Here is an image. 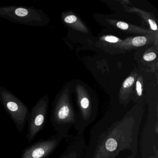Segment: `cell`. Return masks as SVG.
Masks as SVG:
<instances>
[{
	"mask_svg": "<svg viewBox=\"0 0 158 158\" xmlns=\"http://www.w3.org/2000/svg\"><path fill=\"white\" fill-rule=\"evenodd\" d=\"M141 116L126 115L104 135L97 146L93 158H115L121 151L137 153V137Z\"/></svg>",
	"mask_w": 158,
	"mask_h": 158,
	"instance_id": "1",
	"label": "cell"
},
{
	"mask_svg": "<svg viewBox=\"0 0 158 158\" xmlns=\"http://www.w3.org/2000/svg\"><path fill=\"white\" fill-rule=\"evenodd\" d=\"M0 17L15 23L34 27L45 26L49 20L42 10L16 5L1 6Z\"/></svg>",
	"mask_w": 158,
	"mask_h": 158,
	"instance_id": "2",
	"label": "cell"
},
{
	"mask_svg": "<svg viewBox=\"0 0 158 158\" xmlns=\"http://www.w3.org/2000/svg\"><path fill=\"white\" fill-rule=\"evenodd\" d=\"M50 121L57 134L68 135L72 126H76L77 116L72 109L65 94H61L52 104Z\"/></svg>",
	"mask_w": 158,
	"mask_h": 158,
	"instance_id": "3",
	"label": "cell"
},
{
	"mask_svg": "<svg viewBox=\"0 0 158 158\" xmlns=\"http://www.w3.org/2000/svg\"><path fill=\"white\" fill-rule=\"evenodd\" d=\"M0 102L19 133L23 131L29 115L27 106L12 92L0 86Z\"/></svg>",
	"mask_w": 158,
	"mask_h": 158,
	"instance_id": "4",
	"label": "cell"
},
{
	"mask_svg": "<svg viewBox=\"0 0 158 158\" xmlns=\"http://www.w3.org/2000/svg\"><path fill=\"white\" fill-rule=\"evenodd\" d=\"M49 102L48 97L45 95L37 101L29 111L26 136L28 143L32 142L44 129L48 115Z\"/></svg>",
	"mask_w": 158,
	"mask_h": 158,
	"instance_id": "5",
	"label": "cell"
},
{
	"mask_svg": "<svg viewBox=\"0 0 158 158\" xmlns=\"http://www.w3.org/2000/svg\"><path fill=\"white\" fill-rule=\"evenodd\" d=\"M64 137L63 135L57 134L40 139L26 148L20 158H48Z\"/></svg>",
	"mask_w": 158,
	"mask_h": 158,
	"instance_id": "6",
	"label": "cell"
},
{
	"mask_svg": "<svg viewBox=\"0 0 158 158\" xmlns=\"http://www.w3.org/2000/svg\"><path fill=\"white\" fill-rule=\"evenodd\" d=\"M147 42V39L145 37L138 36L134 38L132 40L134 46L135 47H141L145 45Z\"/></svg>",
	"mask_w": 158,
	"mask_h": 158,
	"instance_id": "7",
	"label": "cell"
},
{
	"mask_svg": "<svg viewBox=\"0 0 158 158\" xmlns=\"http://www.w3.org/2000/svg\"><path fill=\"white\" fill-rule=\"evenodd\" d=\"M57 158H78V156L75 151H71L69 149Z\"/></svg>",
	"mask_w": 158,
	"mask_h": 158,
	"instance_id": "8",
	"label": "cell"
},
{
	"mask_svg": "<svg viewBox=\"0 0 158 158\" xmlns=\"http://www.w3.org/2000/svg\"><path fill=\"white\" fill-rule=\"evenodd\" d=\"M135 79L133 77H129L128 78H127L123 84V86L125 88H129V87L131 86L134 83Z\"/></svg>",
	"mask_w": 158,
	"mask_h": 158,
	"instance_id": "9",
	"label": "cell"
},
{
	"mask_svg": "<svg viewBox=\"0 0 158 158\" xmlns=\"http://www.w3.org/2000/svg\"><path fill=\"white\" fill-rule=\"evenodd\" d=\"M156 54L154 52H150V53H147L143 56L144 60H145L148 61L153 60L156 59Z\"/></svg>",
	"mask_w": 158,
	"mask_h": 158,
	"instance_id": "10",
	"label": "cell"
},
{
	"mask_svg": "<svg viewBox=\"0 0 158 158\" xmlns=\"http://www.w3.org/2000/svg\"><path fill=\"white\" fill-rule=\"evenodd\" d=\"M77 20L76 16L74 15H68L64 18V22L66 23L71 24L74 23Z\"/></svg>",
	"mask_w": 158,
	"mask_h": 158,
	"instance_id": "11",
	"label": "cell"
},
{
	"mask_svg": "<svg viewBox=\"0 0 158 158\" xmlns=\"http://www.w3.org/2000/svg\"><path fill=\"white\" fill-rule=\"evenodd\" d=\"M116 25H117V27H119L120 29H123V30H126L128 28V24L124 22H118L116 24Z\"/></svg>",
	"mask_w": 158,
	"mask_h": 158,
	"instance_id": "12",
	"label": "cell"
},
{
	"mask_svg": "<svg viewBox=\"0 0 158 158\" xmlns=\"http://www.w3.org/2000/svg\"><path fill=\"white\" fill-rule=\"evenodd\" d=\"M136 91L137 95L141 96L142 94V85L139 81H137L136 83Z\"/></svg>",
	"mask_w": 158,
	"mask_h": 158,
	"instance_id": "13",
	"label": "cell"
},
{
	"mask_svg": "<svg viewBox=\"0 0 158 158\" xmlns=\"http://www.w3.org/2000/svg\"><path fill=\"white\" fill-rule=\"evenodd\" d=\"M105 40L107 42H110V43H116L118 42V39L114 36H107L105 38Z\"/></svg>",
	"mask_w": 158,
	"mask_h": 158,
	"instance_id": "14",
	"label": "cell"
},
{
	"mask_svg": "<svg viewBox=\"0 0 158 158\" xmlns=\"http://www.w3.org/2000/svg\"><path fill=\"white\" fill-rule=\"evenodd\" d=\"M149 23L150 25L151 28L152 30H154V31H156L157 30V26L156 25V23L154 22L153 20H151L149 19L148 20Z\"/></svg>",
	"mask_w": 158,
	"mask_h": 158,
	"instance_id": "15",
	"label": "cell"
},
{
	"mask_svg": "<svg viewBox=\"0 0 158 158\" xmlns=\"http://www.w3.org/2000/svg\"><path fill=\"white\" fill-rule=\"evenodd\" d=\"M127 158H136L135 155H134V154H132V155H130L129 157Z\"/></svg>",
	"mask_w": 158,
	"mask_h": 158,
	"instance_id": "16",
	"label": "cell"
},
{
	"mask_svg": "<svg viewBox=\"0 0 158 158\" xmlns=\"http://www.w3.org/2000/svg\"><path fill=\"white\" fill-rule=\"evenodd\" d=\"M148 158H158V157L157 154H156V155H155V156H152Z\"/></svg>",
	"mask_w": 158,
	"mask_h": 158,
	"instance_id": "17",
	"label": "cell"
}]
</instances>
